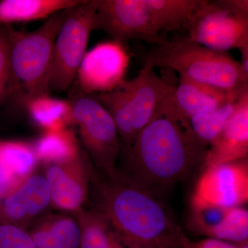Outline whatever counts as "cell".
I'll return each instance as SVG.
<instances>
[{"instance_id": "1", "label": "cell", "mask_w": 248, "mask_h": 248, "mask_svg": "<svg viewBox=\"0 0 248 248\" xmlns=\"http://www.w3.org/2000/svg\"><path fill=\"white\" fill-rule=\"evenodd\" d=\"M172 89L124 153L128 169L123 172L156 195L202 169L208 150L174 108Z\"/></svg>"}, {"instance_id": "2", "label": "cell", "mask_w": 248, "mask_h": 248, "mask_svg": "<svg viewBox=\"0 0 248 248\" xmlns=\"http://www.w3.org/2000/svg\"><path fill=\"white\" fill-rule=\"evenodd\" d=\"M126 248H184V232L157 195L119 170L93 171L90 198Z\"/></svg>"}, {"instance_id": "3", "label": "cell", "mask_w": 248, "mask_h": 248, "mask_svg": "<svg viewBox=\"0 0 248 248\" xmlns=\"http://www.w3.org/2000/svg\"><path fill=\"white\" fill-rule=\"evenodd\" d=\"M67 11L53 15L38 29L29 32L7 25L10 45L7 100L25 106L31 99L48 94L54 45Z\"/></svg>"}, {"instance_id": "4", "label": "cell", "mask_w": 248, "mask_h": 248, "mask_svg": "<svg viewBox=\"0 0 248 248\" xmlns=\"http://www.w3.org/2000/svg\"><path fill=\"white\" fill-rule=\"evenodd\" d=\"M153 68H170L179 76L224 91L248 86V75L227 52L212 50L188 39L156 46L145 58Z\"/></svg>"}, {"instance_id": "5", "label": "cell", "mask_w": 248, "mask_h": 248, "mask_svg": "<svg viewBox=\"0 0 248 248\" xmlns=\"http://www.w3.org/2000/svg\"><path fill=\"white\" fill-rule=\"evenodd\" d=\"M73 124L79 129L84 151L97 172L108 177L119 172L120 137L110 113L93 94L77 90L68 101Z\"/></svg>"}, {"instance_id": "6", "label": "cell", "mask_w": 248, "mask_h": 248, "mask_svg": "<svg viewBox=\"0 0 248 248\" xmlns=\"http://www.w3.org/2000/svg\"><path fill=\"white\" fill-rule=\"evenodd\" d=\"M97 0L82 1L67 11L54 45L48 91L63 92L76 79L93 31Z\"/></svg>"}, {"instance_id": "7", "label": "cell", "mask_w": 248, "mask_h": 248, "mask_svg": "<svg viewBox=\"0 0 248 248\" xmlns=\"http://www.w3.org/2000/svg\"><path fill=\"white\" fill-rule=\"evenodd\" d=\"M185 29L186 38L216 51L248 47V16L228 9L221 1L204 0Z\"/></svg>"}, {"instance_id": "8", "label": "cell", "mask_w": 248, "mask_h": 248, "mask_svg": "<svg viewBox=\"0 0 248 248\" xmlns=\"http://www.w3.org/2000/svg\"><path fill=\"white\" fill-rule=\"evenodd\" d=\"M95 30L122 43L137 39L161 46L168 41L155 26L144 0H97Z\"/></svg>"}, {"instance_id": "9", "label": "cell", "mask_w": 248, "mask_h": 248, "mask_svg": "<svg viewBox=\"0 0 248 248\" xmlns=\"http://www.w3.org/2000/svg\"><path fill=\"white\" fill-rule=\"evenodd\" d=\"M52 207L62 213L75 214L86 208L94 167L83 148L71 159L43 164Z\"/></svg>"}, {"instance_id": "10", "label": "cell", "mask_w": 248, "mask_h": 248, "mask_svg": "<svg viewBox=\"0 0 248 248\" xmlns=\"http://www.w3.org/2000/svg\"><path fill=\"white\" fill-rule=\"evenodd\" d=\"M130 58L124 44L101 42L86 52L78 70V90L89 94L108 93L125 81Z\"/></svg>"}, {"instance_id": "11", "label": "cell", "mask_w": 248, "mask_h": 248, "mask_svg": "<svg viewBox=\"0 0 248 248\" xmlns=\"http://www.w3.org/2000/svg\"><path fill=\"white\" fill-rule=\"evenodd\" d=\"M50 209V189L42 169L36 168L17 185L0 193V221L27 231Z\"/></svg>"}, {"instance_id": "12", "label": "cell", "mask_w": 248, "mask_h": 248, "mask_svg": "<svg viewBox=\"0 0 248 248\" xmlns=\"http://www.w3.org/2000/svg\"><path fill=\"white\" fill-rule=\"evenodd\" d=\"M192 196L225 208L242 207L248 201V159L203 169Z\"/></svg>"}, {"instance_id": "13", "label": "cell", "mask_w": 248, "mask_h": 248, "mask_svg": "<svg viewBox=\"0 0 248 248\" xmlns=\"http://www.w3.org/2000/svg\"><path fill=\"white\" fill-rule=\"evenodd\" d=\"M124 86L128 94L134 129L138 137L153 120L174 86L158 76L154 68L146 64L136 78L130 81L125 80Z\"/></svg>"}, {"instance_id": "14", "label": "cell", "mask_w": 248, "mask_h": 248, "mask_svg": "<svg viewBox=\"0 0 248 248\" xmlns=\"http://www.w3.org/2000/svg\"><path fill=\"white\" fill-rule=\"evenodd\" d=\"M248 90L218 138L208 147L202 170L209 166L248 159Z\"/></svg>"}, {"instance_id": "15", "label": "cell", "mask_w": 248, "mask_h": 248, "mask_svg": "<svg viewBox=\"0 0 248 248\" xmlns=\"http://www.w3.org/2000/svg\"><path fill=\"white\" fill-rule=\"evenodd\" d=\"M234 91L228 92L179 76V84L171 93V100L178 113L189 120L194 116L215 110L228 101Z\"/></svg>"}, {"instance_id": "16", "label": "cell", "mask_w": 248, "mask_h": 248, "mask_svg": "<svg viewBox=\"0 0 248 248\" xmlns=\"http://www.w3.org/2000/svg\"><path fill=\"white\" fill-rule=\"evenodd\" d=\"M28 231L36 248H80L81 230L73 214H47Z\"/></svg>"}, {"instance_id": "17", "label": "cell", "mask_w": 248, "mask_h": 248, "mask_svg": "<svg viewBox=\"0 0 248 248\" xmlns=\"http://www.w3.org/2000/svg\"><path fill=\"white\" fill-rule=\"evenodd\" d=\"M38 164L33 144L20 141H0V174L5 192L27 177Z\"/></svg>"}, {"instance_id": "18", "label": "cell", "mask_w": 248, "mask_h": 248, "mask_svg": "<svg viewBox=\"0 0 248 248\" xmlns=\"http://www.w3.org/2000/svg\"><path fill=\"white\" fill-rule=\"evenodd\" d=\"M83 0H3L0 1V25L48 18L80 4Z\"/></svg>"}, {"instance_id": "19", "label": "cell", "mask_w": 248, "mask_h": 248, "mask_svg": "<svg viewBox=\"0 0 248 248\" xmlns=\"http://www.w3.org/2000/svg\"><path fill=\"white\" fill-rule=\"evenodd\" d=\"M81 230L80 248H126L105 216L95 208L73 214Z\"/></svg>"}, {"instance_id": "20", "label": "cell", "mask_w": 248, "mask_h": 248, "mask_svg": "<svg viewBox=\"0 0 248 248\" xmlns=\"http://www.w3.org/2000/svg\"><path fill=\"white\" fill-rule=\"evenodd\" d=\"M93 95L110 113L120 137L121 151L126 153L137 136L134 129L131 108L124 82L110 92Z\"/></svg>"}, {"instance_id": "21", "label": "cell", "mask_w": 248, "mask_h": 248, "mask_svg": "<svg viewBox=\"0 0 248 248\" xmlns=\"http://www.w3.org/2000/svg\"><path fill=\"white\" fill-rule=\"evenodd\" d=\"M156 27L162 31H181L204 0H144Z\"/></svg>"}, {"instance_id": "22", "label": "cell", "mask_w": 248, "mask_h": 248, "mask_svg": "<svg viewBox=\"0 0 248 248\" xmlns=\"http://www.w3.org/2000/svg\"><path fill=\"white\" fill-rule=\"evenodd\" d=\"M24 107L31 120L44 131L68 128L73 124L68 101L55 99L47 94L31 99Z\"/></svg>"}, {"instance_id": "23", "label": "cell", "mask_w": 248, "mask_h": 248, "mask_svg": "<svg viewBox=\"0 0 248 248\" xmlns=\"http://www.w3.org/2000/svg\"><path fill=\"white\" fill-rule=\"evenodd\" d=\"M248 86L236 90L224 104L213 111L194 116L188 120L194 133L208 147L218 138L237 108L240 97Z\"/></svg>"}, {"instance_id": "24", "label": "cell", "mask_w": 248, "mask_h": 248, "mask_svg": "<svg viewBox=\"0 0 248 248\" xmlns=\"http://www.w3.org/2000/svg\"><path fill=\"white\" fill-rule=\"evenodd\" d=\"M33 147L37 161L42 164L71 159L81 149L76 135L68 127L44 131Z\"/></svg>"}, {"instance_id": "25", "label": "cell", "mask_w": 248, "mask_h": 248, "mask_svg": "<svg viewBox=\"0 0 248 248\" xmlns=\"http://www.w3.org/2000/svg\"><path fill=\"white\" fill-rule=\"evenodd\" d=\"M231 208L206 203L192 195L186 227L192 233L208 238Z\"/></svg>"}, {"instance_id": "26", "label": "cell", "mask_w": 248, "mask_h": 248, "mask_svg": "<svg viewBox=\"0 0 248 248\" xmlns=\"http://www.w3.org/2000/svg\"><path fill=\"white\" fill-rule=\"evenodd\" d=\"M213 238L235 244L248 240V211L243 207L232 208L226 218L211 232Z\"/></svg>"}, {"instance_id": "27", "label": "cell", "mask_w": 248, "mask_h": 248, "mask_svg": "<svg viewBox=\"0 0 248 248\" xmlns=\"http://www.w3.org/2000/svg\"><path fill=\"white\" fill-rule=\"evenodd\" d=\"M0 248H36L27 230L0 221Z\"/></svg>"}, {"instance_id": "28", "label": "cell", "mask_w": 248, "mask_h": 248, "mask_svg": "<svg viewBox=\"0 0 248 248\" xmlns=\"http://www.w3.org/2000/svg\"><path fill=\"white\" fill-rule=\"evenodd\" d=\"M9 34L7 25H0V107L7 101L10 78Z\"/></svg>"}, {"instance_id": "29", "label": "cell", "mask_w": 248, "mask_h": 248, "mask_svg": "<svg viewBox=\"0 0 248 248\" xmlns=\"http://www.w3.org/2000/svg\"><path fill=\"white\" fill-rule=\"evenodd\" d=\"M184 245V248H236L231 243L213 238L192 241L186 236Z\"/></svg>"}, {"instance_id": "30", "label": "cell", "mask_w": 248, "mask_h": 248, "mask_svg": "<svg viewBox=\"0 0 248 248\" xmlns=\"http://www.w3.org/2000/svg\"><path fill=\"white\" fill-rule=\"evenodd\" d=\"M221 2L232 11L248 16V0H221Z\"/></svg>"}, {"instance_id": "31", "label": "cell", "mask_w": 248, "mask_h": 248, "mask_svg": "<svg viewBox=\"0 0 248 248\" xmlns=\"http://www.w3.org/2000/svg\"><path fill=\"white\" fill-rule=\"evenodd\" d=\"M240 51L241 55V62L240 63L246 74L248 75V47L241 49Z\"/></svg>"}, {"instance_id": "32", "label": "cell", "mask_w": 248, "mask_h": 248, "mask_svg": "<svg viewBox=\"0 0 248 248\" xmlns=\"http://www.w3.org/2000/svg\"><path fill=\"white\" fill-rule=\"evenodd\" d=\"M234 245L236 248H248V240Z\"/></svg>"}]
</instances>
